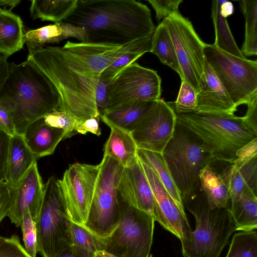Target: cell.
<instances>
[{
	"label": "cell",
	"mask_w": 257,
	"mask_h": 257,
	"mask_svg": "<svg viewBox=\"0 0 257 257\" xmlns=\"http://www.w3.org/2000/svg\"><path fill=\"white\" fill-rule=\"evenodd\" d=\"M84 29L87 43L124 45L152 36L150 10L135 0H78L63 21Z\"/></svg>",
	"instance_id": "1"
},
{
	"label": "cell",
	"mask_w": 257,
	"mask_h": 257,
	"mask_svg": "<svg viewBox=\"0 0 257 257\" xmlns=\"http://www.w3.org/2000/svg\"><path fill=\"white\" fill-rule=\"evenodd\" d=\"M0 105L11 114L17 134L47 114L59 110L60 96L53 83L29 61L9 64L0 87Z\"/></svg>",
	"instance_id": "2"
},
{
	"label": "cell",
	"mask_w": 257,
	"mask_h": 257,
	"mask_svg": "<svg viewBox=\"0 0 257 257\" xmlns=\"http://www.w3.org/2000/svg\"><path fill=\"white\" fill-rule=\"evenodd\" d=\"M177 120L201 140L213 159L232 164L237 152L257 138L243 123V116H227L193 112L177 113Z\"/></svg>",
	"instance_id": "3"
},
{
	"label": "cell",
	"mask_w": 257,
	"mask_h": 257,
	"mask_svg": "<svg viewBox=\"0 0 257 257\" xmlns=\"http://www.w3.org/2000/svg\"><path fill=\"white\" fill-rule=\"evenodd\" d=\"M162 154L184 205L201 190L200 172L213 158L199 138L177 120L173 136Z\"/></svg>",
	"instance_id": "4"
},
{
	"label": "cell",
	"mask_w": 257,
	"mask_h": 257,
	"mask_svg": "<svg viewBox=\"0 0 257 257\" xmlns=\"http://www.w3.org/2000/svg\"><path fill=\"white\" fill-rule=\"evenodd\" d=\"M184 205L194 216L196 226L188 238L181 242L183 255L219 257L229 243L230 236L236 231L229 205L225 208H211L201 190Z\"/></svg>",
	"instance_id": "5"
},
{
	"label": "cell",
	"mask_w": 257,
	"mask_h": 257,
	"mask_svg": "<svg viewBox=\"0 0 257 257\" xmlns=\"http://www.w3.org/2000/svg\"><path fill=\"white\" fill-rule=\"evenodd\" d=\"M69 219L58 179L51 177L44 184L41 208L35 221L37 250L42 257H58L71 245Z\"/></svg>",
	"instance_id": "6"
},
{
	"label": "cell",
	"mask_w": 257,
	"mask_h": 257,
	"mask_svg": "<svg viewBox=\"0 0 257 257\" xmlns=\"http://www.w3.org/2000/svg\"><path fill=\"white\" fill-rule=\"evenodd\" d=\"M99 165L88 218L83 226L98 236L106 238L119 222L118 185L124 167L107 156H103Z\"/></svg>",
	"instance_id": "7"
},
{
	"label": "cell",
	"mask_w": 257,
	"mask_h": 257,
	"mask_svg": "<svg viewBox=\"0 0 257 257\" xmlns=\"http://www.w3.org/2000/svg\"><path fill=\"white\" fill-rule=\"evenodd\" d=\"M120 218L106 238L105 250L116 257H149L153 238L154 218L131 205L118 194Z\"/></svg>",
	"instance_id": "8"
},
{
	"label": "cell",
	"mask_w": 257,
	"mask_h": 257,
	"mask_svg": "<svg viewBox=\"0 0 257 257\" xmlns=\"http://www.w3.org/2000/svg\"><path fill=\"white\" fill-rule=\"evenodd\" d=\"M205 59L233 102L247 105L257 96V61L242 59L206 44Z\"/></svg>",
	"instance_id": "9"
},
{
	"label": "cell",
	"mask_w": 257,
	"mask_h": 257,
	"mask_svg": "<svg viewBox=\"0 0 257 257\" xmlns=\"http://www.w3.org/2000/svg\"><path fill=\"white\" fill-rule=\"evenodd\" d=\"M105 112L140 101L161 98V79L157 71L134 62L118 73L106 88Z\"/></svg>",
	"instance_id": "10"
},
{
	"label": "cell",
	"mask_w": 257,
	"mask_h": 257,
	"mask_svg": "<svg viewBox=\"0 0 257 257\" xmlns=\"http://www.w3.org/2000/svg\"><path fill=\"white\" fill-rule=\"evenodd\" d=\"M170 35L183 79L195 90L204 72L206 43L195 32L191 22L179 12L163 20Z\"/></svg>",
	"instance_id": "11"
},
{
	"label": "cell",
	"mask_w": 257,
	"mask_h": 257,
	"mask_svg": "<svg viewBox=\"0 0 257 257\" xmlns=\"http://www.w3.org/2000/svg\"><path fill=\"white\" fill-rule=\"evenodd\" d=\"M99 170V164L76 163L58 179L69 217L79 225L87 221Z\"/></svg>",
	"instance_id": "12"
},
{
	"label": "cell",
	"mask_w": 257,
	"mask_h": 257,
	"mask_svg": "<svg viewBox=\"0 0 257 257\" xmlns=\"http://www.w3.org/2000/svg\"><path fill=\"white\" fill-rule=\"evenodd\" d=\"M176 122L173 107L160 99L155 102L131 135L138 149L162 154L173 136Z\"/></svg>",
	"instance_id": "13"
},
{
	"label": "cell",
	"mask_w": 257,
	"mask_h": 257,
	"mask_svg": "<svg viewBox=\"0 0 257 257\" xmlns=\"http://www.w3.org/2000/svg\"><path fill=\"white\" fill-rule=\"evenodd\" d=\"M141 163L153 192L155 221L177 236L181 242L187 240L192 230L185 210L178 206L153 170Z\"/></svg>",
	"instance_id": "14"
},
{
	"label": "cell",
	"mask_w": 257,
	"mask_h": 257,
	"mask_svg": "<svg viewBox=\"0 0 257 257\" xmlns=\"http://www.w3.org/2000/svg\"><path fill=\"white\" fill-rule=\"evenodd\" d=\"M11 206L8 215L12 223L21 226L23 216L30 213L35 221L40 212L44 193V184L35 162L16 186L9 188Z\"/></svg>",
	"instance_id": "15"
},
{
	"label": "cell",
	"mask_w": 257,
	"mask_h": 257,
	"mask_svg": "<svg viewBox=\"0 0 257 257\" xmlns=\"http://www.w3.org/2000/svg\"><path fill=\"white\" fill-rule=\"evenodd\" d=\"M237 108L205 60L193 112L232 116Z\"/></svg>",
	"instance_id": "16"
},
{
	"label": "cell",
	"mask_w": 257,
	"mask_h": 257,
	"mask_svg": "<svg viewBox=\"0 0 257 257\" xmlns=\"http://www.w3.org/2000/svg\"><path fill=\"white\" fill-rule=\"evenodd\" d=\"M118 193L125 202L153 217V192L138 156L131 165L123 168Z\"/></svg>",
	"instance_id": "17"
},
{
	"label": "cell",
	"mask_w": 257,
	"mask_h": 257,
	"mask_svg": "<svg viewBox=\"0 0 257 257\" xmlns=\"http://www.w3.org/2000/svg\"><path fill=\"white\" fill-rule=\"evenodd\" d=\"M231 166V163L213 158L200 172V189L212 208H225L229 204Z\"/></svg>",
	"instance_id": "18"
},
{
	"label": "cell",
	"mask_w": 257,
	"mask_h": 257,
	"mask_svg": "<svg viewBox=\"0 0 257 257\" xmlns=\"http://www.w3.org/2000/svg\"><path fill=\"white\" fill-rule=\"evenodd\" d=\"M69 38L85 42V31L82 28L61 22L25 32L24 41L29 54H31L46 44L58 43Z\"/></svg>",
	"instance_id": "19"
},
{
	"label": "cell",
	"mask_w": 257,
	"mask_h": 257,
	"mask_svg": "<svg viewBox=\"0 0 257 257\" xmlns=\"http://www.w3.org/2000/svg\"><path fill=\"white\" fill-rule=\"evenodd\" d=\"M23 136L37 160L53 154L59 142L66 139V133L62 130L47 125L43 117L29 124Z\"/></svg>",
	"instance_id": "20"
},
{
	"label": "cell",
	"mask_w": 257,
	"mask_h": 257,
	"mask_svg": "<svg viewBox=\"0 0 257 257\" xmlns=\"http://www.w3.org/2000/svg\"><path fill=\"white\" fill-rule=\"evenodd\" d=\"M232 4L226 0L212 2L211 18L214 26V44L220 50L236 57L246 59L238 48L230 30L226 18L233 13Z\"/></svg>",
	"instance_id": "21"
},
{
	"label": "cell",
	"mask_w": 257,
	"mask_h": 257,
	"mask_svg": "<svg viewBox=\"0 0 257 257\" xmlns=\"http://www.w3.org/2000/svg\"><path fill=\"white\" fill-rule=\"evenodd\" d=\"M37 162L23 135L11 137L7 161L5 182L9 188L16 186L31 166Z\"/></svg>",
	"instance_id": "22"
},
{
	"label": "cell",
	"mask_w": 257,
	"mask_h": 257,
	"mask_svg": "<svg viewBox=\"0 0 257 257\" xmlns=\"http://www.w3.org/2000/svg\"><path fill=\"white\" fill-rule=\"evenodd\" d=\"M156 101H140L105 112L100 117L109 127L131 134Z\"/></svg>",
	"instance_id": "23"
},
{
	"label": "cell",
	"mask_w": 257,
	"mask_h": 257,
	"mask_svg": "<svg viewBox=\"0 0 257 257\" xmlns=\"http://www.w3.org/2000/svg\"><path fill=\"white\" fill-rule=\"evenodd\" d=\"M24 33L21 18L11 10L0 8V53L9 57L21 50Z\"/></svg>",
	"instance_id": "24"
},
{
	"label": "cell",
	"mask_w": 257,
	"mask_h": 257,
	"mask_svg": "<svg viewBox=\"0 0 257 257\" xmlns=\"http://www.w3.org/2000/svg\"><path fill=\"white\" fill-rule=\"evenodd\" d=\"M257 156L249 159L235 160L229 173L230 202L236 200L247 189L256 194Z\"/></svg>",
	"instance_id": "25"
},
{
	"label": "cell",
	"mask_w": 257,
	"mask_h": 257,
	"mask_svg": "<svg viewBox=\"0 0 257 257\" xmlns=\"http://www.w3.org/2000/svg\"><path fill=\"white\" fill-rule=\"evenodd\" d=\"M228 210L236 230L249 231L257 228V196L250 189L244 190Z\"/></svg>",
	"instance_id": "26"
},
{
	"label": "cell",
	"mask_w": 257,
	"mask_h": 257,
	"mask_svg": "<svg viewBox=\"0 0 257 257\" xmlns=\"http://www.w3.org/2000/svg\"><path fill=\"white\" fill-rule=\"evenodd\" d=\"M109 136L105 142L103 156H107L122 166L131 165L137 157V145L131 134L111 127Z\"/></svg>",
	"instance_id": "27"
},
{
	"label": "cell",
	"mask_w": 257,
	"mask_h": 257,
	"mask_svg": "<svg viewBox=\"0 0 257 257\" xmlns=\"http://www.w3.org/2000/svg\"><path fill=\"white\" fill-rule=\"evenodd\" d=\"M30 7L33 19L56 23L63 22L74 10L78 0H32Z\"/></svg>",
	"instance_id": "28"
},
{
	"label": "cell",
	"mask_w": 257,
	"mask_h": 257,
	"mask_svg": "<svg viewBox=\"0 0 257 257\" xmlns=\"http://www.w3.org/2000/svg\"><path fill=\"white\" fill-rule=\"evenodd\" d=\"M155 54L164 64L175 70L180 76H183L170 35L166 26L161 22L152 36L150 52Z\"/></svg>",
	"instance_id": "29"
},
{
	"label": "cell",
	"mask_w": 257,
	"mask_h": 257,
	"mask_svg": "<svg viewBox=\"0 0 257 257\" xmlns=\"http://www.w3.org/2000/svg\"><path fill=\"white\" fill-rule=\"evenodd\" d=\"M137 153L139 160L148 165L155 173L178 206L185 210L178 190L167 168L162 154L139 149Z\"/></svg>",
	"instance_id": "30"
},
{
	"label": "cell",
	"mask_w": 257,
	"mask_h": 257,
	"mask_svg": "<svg viewBox=\"0 0 257 257\" xmlns=\"http://www.w3.org/2000/svg\"><path fill=\"white\" fill-rule=\"evenodd\" d=\"M239 4L245 21L244 40L240 51L245 57L256 56L257 0H242Z\"/></svg>",
	"instance_id": "31"
},
{
	"label": "cell",
	"mask_w": 257,
	"mask_h": 257,
	"mask_svg": "<svg viewBox=\"0 0 257 257\" xmlns=\"http://www.w3.org/2000/svg\"><path fill=\"white\" fill-rule=\"evenodd\" d=\"M71 245L93 255L96 252L105 250L106 238L98 236L83 225L69 220Z\"/></svg>",
	"instance_id": "32"
},
{
	"label": "cell",
	"mask_w": 257,
	"mask_h": 257,
	"mask_svg": "<svg viewBox=\"0 0 257 257\" xmlns=\"http://www.w3.org/2000/svg\"><path fill=\"white\" fill-rule=\"evenodd\" d=\"M226 257H257L256 230L235 233Z\"/></svg>",
	"instance_id": "33"
},
{
	"label": "cell",
	"mask_w": 257,
	"mask_h": 257,
	"mask_svg": "<svg viewBox=\"0 0 257 257\" xmlns=\"http://www.w3.org/2000/svg\"><path fill=\"white\" fill-rule=\"evenodd\" d=\"M151 47V42L124 53L107 67L101 73L100 77L109 83L118 73L145 53L150 52Z\"/></svg>",
	"instance_id": "34"
},
{
	"label": "cell",
	"mask_w": 257,
	"mask_h": 257,
	"mask_svg": "<svg viewBox=\"0 0 257 257\" xmlns=\"http://www.w3.org/2000/svg\"><path fill=\"white\" fill-rule=\"evenodd\" d=\"M43 118L47 125L64 131L66 133V138L76 134L77 130L82 122L59 110H54L47 114Z\"/></svg>",
	"instance_id": "35"
},
{
	"label": "cell",
	"mask_w": 257,
	"mask_h": 257,
	"mask_svg": "<svg viewBox=\"0 0 257 257\" xmlns=\"http://www.w3.org/2000/svg\"><path fill=\"white\" fill-rule=\"evenodd\" d=\"M181 83L176 100L169 102L177 113L192 112L196 105V92L194 88L185 80Z\"/></svg>",
	"instance_id": "36"
},
{
	"label": "cell",
	"mask_w": 257,
	"mask_h": 257,
	"mask_svg": "<svg viewBox=\"0 0 257 257\" xmlns=\"http://www.w3.org/2000/svg\"><path fill=\"white\" fill-rule=\"evenodd\" d=\"M25 249L31 257H36L37 250V234L35 222L30 213L23 217L21 226Z\"/></svg>",
	"instance_id": "37"
},
{
	"label": "cell",
	"mask_w": 257,
	"mask_h": 257,
	"mask_svg": "<svg viewBox=\"0 0 257 257\" xmlns=\"http://www.w3.org/2000/svg\"><path fill=\"white\" fill-rule=\"evenodd\" d=\"M0 257H31L22 245L17 235L0 236Z\"/></svg>",
	"instance_id": "38"
},
{
	"label": "cell",
	"mask_w": 257,
	"mask_h": 257,
	"mask_svg": "<svg viewBox=\"0 0 257 257\" xmlns=\"http://www.w3.org/2000/svg\"><path fill=\"white\" fill-rule=\"evenodd\" d=\"M156 12V19L158 22L171 15L179 12L178 8L182 0H148Z\"/></svg>",
	"instance_id": "39"
},
{
	"label": "cell",
	"mask_w": 257,
	"mask_h": 257,
	"mask_svg": "<svg viewBox=\"0 0 257 257\" xmlns=\"http://www.w3.org/2000/svg\"><path fill=\"white\" fill-rule=\"evenodd\" d=\"M11 136L0 130V180L5 181Z\"/></svg>",
	"instance_id": "40"
},
{
	"label": "cell",
	"mask_w": 257,
	"mask_h": 257,
	"mask_svg": "<svg viewBox=\"0 0 257 257\" xmlns=\"http://www.w3.org/2000/svg\"><path fill=\"white\" fill-rule=\"evenodd\" d=\"M108 83V82L99 78L95 93V102L99 118L105 113L107 105L106 88Z\"/></svg>",
	"instance_id": "41"
},
{
	"label": "cell",
	"mask_w": 257,
	"mask_h": 257,
	"mask_svg": "<svg viewBox=\"0 0 257 257\" xmlns=\"http://www.w3.org/2000/svg\"><path fill=\"white\" fill-rule=\"evenodd\" d=\"M11 206L10 190L5 181L0 180V223L8 216Z\"/></svg>",
	"instance_id": "42"
},
{
	"label": "cell",
	"mask_w": 257,
	"mask_h": 257,
	"mask_svg": "<svg viewBox=\"0 0 257 257\" xmlns=\"http://www.w3.org/2000/svg\"><path fill=\"white\" fill-rule=\"evenodd\" d=\"M246 105L247 109L245 115L243 116V123L257 135V96L253 98Z\"/></svg>",
	"instance_id": "43"
},
{
	"label": "cell",
	"mask_w": 257,
	"mask_h": 257,
	"mask_svg": "<svg viewBox=\"0 0 257 257\" xmlns=\"http://www.w3.org/2000/svg\"><path fill=\"white\" fill-rule=\"evenodd\" d=\"M0 130L11 137L15 136L16 130L11 113L0 105Z\"/></svg>",
	"instance_id": "44"
},
{
	"label": "cell",
	"mask_w": 257,
	"mask_h": 257,
	"mask_svg": "<svg viewBox=\"0 0 257 257\" xmlns=\"http://www.w3.org/2000/svg\"><path fill=\"white\" fill-rule=\"evenodd\" d=\"M99 119L90 118L82 121L77 130V134L85 135L91 133L97 136L101 135V129L99 125Z\"/></svg>",
	"instance_id": "45"
},
{
	"label": "cell",
	"mask_w": 257,
	"mask_h": 257,
	"mask_svg": "<svg viewBox=\"0 0 257 257\" xmlns=\"http://www.w3.org/2000/svg\"><path fill=\"white\" fill-rule=\"evenodd\" d=\"M94 256L71 245L63 251L58 257H94Z\"/></svg>",
	"instance_id": "46"
},
{
	"label": "cell",
	"mask_w": 257,
	"mask_h": 257,
	"mask_svg": "<svg viewBox=\"0 0 257 257\" xmlns=\"http://www.w3.org/2000/svg\"><path fill=\"white\" fill-rule=\"evenodd\" d=\"M8 58L7 57H5L0 62V87L7 77L8 73L9 64L8 62Z\"/></svg>",
	"instance_id": "47"
},
{
	"label": "cell",
	"mask_w": 257,
	"mask_h": 257,
	"mask_svg": "<svg viewBox=\"0 0 257 257\" xmlns=\"http://www.w3.org/2000/svg\"><path fill=\"white\" fill-rule=\"evenodd\" d=\"M21 1L20 0H0V6H9L13 9L18 5Z\"/></svg>",
	"instance_id": "48"
},
{
	"label": "cell",
	"mask_w": 257,
	"mask_h": 257,
	"mask_svg": "<svg viewBox=\"0 0 257 257\" xmlns=\"http://www.w3.org/2000/svg\"><path fill=\"white\" fill-rule=\"evenodd\" d=\"M94 257H116L105 250H101L95 253Z\"/></svg>",
	"instance_id": "49"
},
{
	"label": "cell",
	"mask_w": 257,
	"mask_h": 257,
	"mask_svg": "<svg viewBox=\"0 0 257 257\" xmlns=\"http://www.w3.org/2000/svg\"><path fill=\"white\" fill-rule=\"evenodd\" d=\"M7 57L3 54L0 53V62L5 57Z\"/></svg>",
	"instance_id": "50"
}]
</instances>
